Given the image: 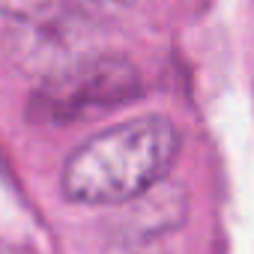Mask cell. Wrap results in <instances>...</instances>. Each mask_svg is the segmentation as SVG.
<instances>
[{"label": "cell", "instance_id": "cell-3", "mask_svg": "<svg viewBox=\"0 0 254 254\" xmlns=\"http://www.w3.org/2000/svg\"><path fill=\"white\" fill-rule=\"evenodd\" d=\"M66 9V0H0V24H27Z\"/></svg>", "mask_w": 254, "mask_h": 254}, {"label": "cell", "instance_id": "cell-2", "mask_svg": "<svg viewBox=\"0 0 254 254\" xmlns=\"http://www.w3.org/2000/svg\"><path fill=\"white\" fill-rule=\"evenodd\" d=\"M141 90V72L126 57H87L45 78L33 90L27 114L36 123L72 126L135 102Z\"/></svg>", "mask_w": 254, "mask_h": 254}, {"label": "cell", "instance_id": "cell-1", "mask_svg": "<svg viewBox=\"0 0 254 254\" xmlns=\"http://www.w3.org/2000/svg\"><path fill=\"white\" fill-rule=\"evenodd\" d=\"M180 156V132L168 117H135L90 135L63 162V197L84 206L132 203L153 191Z\"/></svg>", "mask_w": 254, "mask_h": 254}]
</instances>
